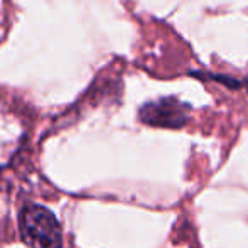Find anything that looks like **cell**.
Here are the masks:
<instances>
[{
  "mask_svg": "<svg viewBox=\"0 0 248 248\" xmlns=\"http://www.w3.org/2000/svg\"><path fill=\"white\" fill-rule=\"evenodd\" d=\"M191 115V107L176 96L149 101L139 110V118L142 124L159 128H181L187 124Z\"/></svg>",
  "mask_w": 248,
  "mask_h": 248,
  "instance_id": "2",
  "label": "cell"
},
{
  "mask_svg": "<svg viewBox=\"0 0 248 248\" xmlns=\"http://www.w3.org/2000/svg\"><path fill=\"white\" fill-rule=\"evenodd\" d=\"M19 228L29 248H61L62 230L54 213L46 206L27 202L19 213Z\"/></svg>",
  "mask_w": 248,
  "mask_h": 248,
  "instance_id": "1",
  "label": "cell"
}]
</instances>
